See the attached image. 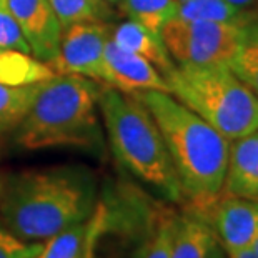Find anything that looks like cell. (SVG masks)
I'll return each instance as SVG.
<instances>
[{"instance_id":"obj_1","label":"cell","mask_w":258,"mask_h":258,"mask_svg":"<svg viewBox=\"0 0 258 258\" xmlns=\"http://www.w3.org/2000/svg\"><path fill=\"white\" fill-rule=\"evenodd\" d=\"M98 194L97 175L85 165L2 173L0 222L24 241H47L85 222L97 205Z\"/></svg>"},{"instance_id":"obj_2","label":"cell","mask_w":258,"mask_h":258,"mask_svg":"<svg viewBox=\"0 0 258 258\" xmlns=\"http://www.w3.org/2000/svg\"><path fill=\"white\" fill-rule=\"evenodd\" d=\"M134 95L150 110L162 132L188 212L203 217L222 195L230 140L167 92Z\"/></svg>"},{"instance_id":"obj_3","label":"cell","mask_w":258,"mask_h":258,"mask_svg":"<svg viewBox=\"0 0 258 258\" xmlns=\"http://www.w3.org/2000/svg\"><path fill=\"white\" fill-rule=\"evenodd\" d=\"M102 84L74 74H55L43 80L19 127L15 144L24 150L79 148L105 155V134L98 120V92Z\"/></svg>"},{"instance_id":"obj_4","label":"cell","mask_w":258,"mask_h":258,"mask_svg":"<svg viewBox=\"0 0 258 258\" xmlns=\"http://www.w3.org/2000/svg\"><path fill=\"white\" fill-rule=\"evenodd\" d=\"M98 113L117 163L162 199L185 203L168 148L150 110L134 93L100 87Z\"/></svg>"},{"instance_id":"obj_5","label":"cell","mask_w":258,"mask_h":258,"mask_svg":"<svg viewBox=\"0 0 258 258\" xmlns=\"http://www.w3.org/2000/svg\"><path fill=\"white\" fill-rule=\"evenodd\" d=\"M168 93L210 123L227 140L258 128V97L228 63L190 67L175 65L163 75Z\"/></svg>"},{"instance_id":"obj_6","label":"cell","mask_w":258,"mask_h":258,"mask_svg":"<svg viewBox=\"0 0 258 258\" xmlns=\"http://www.w3.org/2000/svg\"><path fill=\"white\" fill-rule=\"evenodd\" d=\"M167 208L128 183L100 188L82 258H144Z\"/></svg>"},{"instance_id":"obj_7","label":"cell","mask_w":258,"mask_h":258,"mask_svg":"<svg viewBox=\"0 0 258 258\" xmlns=\"http://www.w3.org/2000/svg\"><path fill=\"white\" fill-rule=\"evenodd\" d=\"M160 35L177 65L207 67L230 63L237 48L240 25L175 17L163 27Z\"/></svg>"},{"instance_id":"obj_8","label":"cell","mask_w":258,"mask_h":258,"mask_svg":"<svg viewBox=\"0 0 258 258\" xmlns=\"http://www.w3.org/2000/svg\"><path fill=\"white\" fill-rule=\"evenodd\" d=\"M112 22H75L63 27L55 74H74L100 82Z\"/></svg>"},{"instance_id":"obj_9","label":"cell","mask_w":258,"mask_h":258,"mask_svg":"<svg viewBox=\"0 0 258 258\" xmlns=\"http://www.w3.org/2000/svg\"><path fill=\"white\" fill-rule=\"evenodd\" d=\"M7 5L29 43L32 55L47 63L50 69H55L63 29L50 2L48 0H7Z\"/></svg>"},{"instance_id":"obj_10","label":"cell","mask_w":258,"mask_h":258,"mask_svg":"<svg viewBox=\"0 0 258 258\" xmlns=\"http://www.w3.org/2000/svg\"><path fill=\"white\" fill-rule=\"evenodd\" d=\"M202 218L215 230L225 251L250 248L258 240V200L220 195Z\"/></svg>"},{"instance_id":"obj_11","label":"cell","mask_w":258,"mask_h":258,"mask_svg":"<svg viewBox=\"0 0 258 258\" xmlns=\"http://www.w3.org/2000/svg\"><path fill=\"white\" fill-rule=\"evenodd\" d=\"M100 84L123 93H139L147 90L168 93V85L163 75L150 62L118 47L110 38L103 55Z\"/></svg>"},{"instance_id":"obj_12","label":"cell","mask_w":258,"mask_h":258,"mask_svg":"<svg viewBox=\"0 0 258 258\" xmlns=\"http://www.w3.org/2000/svg\"><path fill=\"white\" fill-rule=\"evenodd\" d=\"M222 195L258 200V128L230 142Z\"/></svg>"},{"instance_id":"obj_13","label":"cell","mask_w":258,"mask_h":258,"mask_svg":"<svg viewBox=\"0 0 258 258\" xmlns=\"http://www.w3.org/2000/svg\"><path fill=\"white\" fill-rule=\"evenodd\" d=\"M170 258H227V251L205 218L186 212L177 215Z\"/></svg>"},{"instance_id":"obj_14","label":"cell","mask_w":258,"mask_h":258,"mask_svg":"<svg viewBox=\"0 0 258 258\" xmlns=\"http://www.w3.org/2000/svg\"><path fill=\"white\" fill-rule=\"evenodd\" d=\"M110 40L125 50L145 58L162 75L168 74L177 65L170 57L162 35L134 20L123 19L122 22H112Z\"/></svg>"},{"instance_id":"obj_15","label":"cell","mask_w":258,"mask_h":258,"mask_svg":"<svg viewBox=\"0 0 258 258\" xmlns=\"http://www.w3.org/2000/svg\"><path fill=\"white\" fill-rule=\"evenodd\" d=\"M228 67L258 97V7L240 25L237 48Z\"/></svg>"},{"instance_id":"obj_16","label":"cell","mask_w":258,"mask_h":258,"mask_svg":"<svg viewBox=\"0 0 258 258\" xmlns=\"http://www.w3.org/2000/svg\"><path fill=\"white\" fill-rule=\"evenodd\" d=\"M175 17L183 20L220 22L241 25L255 9H240L225 0H173Z\"/></svg>"},{"instance_id":"obj_17","label":"cell","mask_w":258,"mask_h":258,"mask_svg":"<svg viewBox=\"0 0 258 258\" xmlns=\"http://www.w3.org/2000/svg\"><path fill=\"white\" fill-rule=\"evenodd\" d=\"M55 75L53 69L30 53L0 48V84L30 85Z\"/></svg>"},{"instance_id":"obj_18","label":"cell","mask_w":258,"mask_h":258,"mask_svg":"<svg viewBox=\"0 0 258 258\" xmlns=\"http://www.w3.org/2000/svg\"><path fill=\"white\" fill-rule=\"evenodd\" d=\"M42 82L30 85L0 84V135L14 132L19 127L34 103Z\"/></svg>"},{"instance_id":"obj_19","label":"cell","mask_w":258,"mask_h":258,"mask_svg":"<svg viewBox=\"0 0 258 258\" xmlns=\"http://www.w3.org/2000/svg\"><path fill=\"white\" fill-rule=\"evenodd\" d=\"M115 10L118 17L134 20L157 34L175 19L173 0H120Z\"/></svg>"},{"instance_id":"obj_20","label":"cell","mask_w":258,"mask_h":258,"mask_svg":"<svg viewBox=\"0 0 258 258\" xmlns=\"http://www.w3.org/2000/svg\"><path fill=\"white\" fill-rule=\"evenodd\" d=\"M60 24L69 27L75 22H113L117 10L105 0H48Z\"/></svg>"},{"instance_id":"obj_21","label":"cell","mask_w":258,"mask_h":258,"mask_svg":"<svg viewBox=\"0 0 258 258\" xmlns=\"http://www.w3.org/2000/svg\"><path fill=\"white\" fill-rule=\"evenodd\" d=\"M87 220L65 228L43 241L42 250L34 258H82L85 246Z\"/></svg>"},{"instance_id":"obj_22","label":"cell","mask_w":258,"mask_h":258,"mask_svg":"<svg viewBox=\"0 0 258 258\" xmlns=\"http://www.w3.org/2000/svg\"><path fill=\"white\" fill-rule=\"evenodd\" d=\"M175 228H177V213L165 210L144 258H170L172 256Z\"/></svg>"},{"instance_id":"obj_23","label":"cell","mask_w":258,"mask_h":258,"mask_svg":"<svg viewBox=\"0 0 258 258\" xmlns=\"http://www.w3.org/2000/svg\"><path fill=\"white\" fill-rule=\"evenodd\" d=\"M0 48L7 50H17L22 53H30L32 50L22 34L17 20L10 12L7 0L0 4Z\"/></svg>"},{"instance_id":"obj_24","label":"cell","mask_w":258,"mask_h":258,"mask_svg":"<svg viewBox=\"0 0 258 258\" xmlns=\"http://www.w3.org/2000/svg\"><path fill=\"white\" fill-rule=\"evenodd\" d=\"M42 246L43 241L30 243L20 240L0 222V258H34Z\"/></svg>"},{"instance_id":"obj_25","label":"cell","mask_w":258,"mask_h":258,"mask_svg":"<svg viewBox=\"0 0 258 258\" xmlns=\"http://www.w3.org/2000/svg\"><path fill=\"white\" fill-rule=\"evenodd\" d=\"M227 258H258V255L251 248H241L235 251H227Z\"/></svg>"},{"instance_id":"obj_26","label":"cell","mask_w":258,"mask_h":258,"mask_svg":"<svg viewBox=\"0 0 258 258\" xmlns=\"http://www.w3.org/2000/svg\"><path fill=\"white\" fill-rule=\"evenodd\" d=\"M225 2L235 5L240 9H256L258 7V0H225Z\"/></svg>"},{"instance_id":"obj_27","label":"cell","mask_w":258,"mask_h":258,"mask_svg":"<svg viewBox=\"0 0 258 258\" xmlns=\"http://www.w3.org/2000/svg\"><path fill=\"white\" fill-rule=\"evenodd\" d=\"M105 2H107L108 5H112V7L115 9V7H117V5H118L120 0H105Z\"/></svg>"},{"instance_id":"obj_28","label":"cell","mask_w":258,"mask_h":258,"mask_svg":"<svg viewBox=\"0 0 258 258\" xmlns=\"http://www.w3.org/2000/svg\"><path fill=\"white\" fill-rule=\"evenodd\" d=\"M250 248H251V250H253V251H255V253L258 255V240L255 241V243H253V245H251V246H250Z\"/></svg>"},{"instance_id":"obj_29","label":"cell","mask_w":258,"mask_h":258,"mask_svg":"<svg viewBox=\"0 0 258 258\" xmlns=\"http://www.w3.org/2000/svg\"><path fill=\"white\" fill-rule=\"evenodd\" d=\"M2 2H5V0H0V4H2Z\"/></svg>"},{"instance_id":"obj_30","label":"cell","mask_w":258,"mask_h":258,"mask_svg":"<svg viewBox=\"0 0 258 258\" xmlns=\"http://www.w3.org/2000/svg\"><path fill=\"white\" fill-rule=\"evenodd\" d=\"M0 177H2V173H0Z\"/></svg>"}]
</instances>
